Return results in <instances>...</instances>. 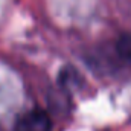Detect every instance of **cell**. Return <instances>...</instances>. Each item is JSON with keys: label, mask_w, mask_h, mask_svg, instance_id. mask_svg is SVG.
I'll return each instance as SVG.
<instances>
[{"label": "cell", "mask_w": 131, "mask_h": 131, "mask_svg": "<svg viewBox=\"0 0 131 131\" xmlns=\"http://www.w3.org/2000/svg\"><path fill=\"white\" fill-rule=\"evenodd\" d=\"M14 131H52V121L44 110L34 108L18 117Z\"/></svg>", "instance_id": "1"}, {"label": "cell", "mask_w": 131, "mask_h": 131, "mask_svg": "<svg viewBox=\"0 0 131 131\" xmlns=\"http://www.w3.org/2000/svg\"><path fill=\"white\" fill-rule=\"evenodd\" d=\"M116 52L119 58L131 66V35H122L116 43Z\"/></svg>", "instance_id": "2"}]
</instances>
